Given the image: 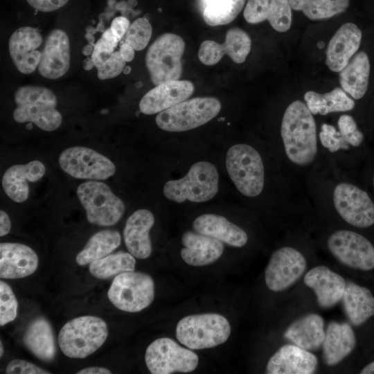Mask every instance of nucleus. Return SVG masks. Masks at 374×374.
Instances as JSON below:
<instances>
[{
    "instance_id": "0eeeda50",
    "label": "nucleus",
    "mask_w": 374,
    "mask_h": 374,
    "mask_svg": "<svg viewBox=\"0 0 374 374\" xmlns=\"http://www.w3.org/2000/svg\"><path fill=\"white\" fill-rule=\"evenodd\" d=\"M221 107L215 98H195L159 113L155 121L159 128L167 132L188 131L211 121L219 114Z\"/></svg>"
},
{
    "instance_id": "09e8293b",
    "label": "nucleus",
    "mask_w": 374,
    "mask_h": 374,
    "mask_svg": "<svg viewBox=\"0 0 374 374\" xmlns=\"http://www.w3.org/2000/svg\"><path fill=\"white\" fill-rule=\"evenodd\" d=\"M11 229V222L8 215L3 210L0 211V236L7 235Z\"/></svg>"
},
{
    "instance_id": "79ce46f5",
    "label": "nucleus",
    "mask_w": 374,
    "mask_h": 374,
    "mask_svg": "<svg viewBox=\"0 0 374 374\" xmlns=\"http://www.w3.org/2000/svg\"><path fill=\"white\" fill-rule=\"evenodd\" d=\"M337 125L339 132L350 147H359L364 141V134L358 129L355 119L350 115L339 116Z\"/></svg>"
},
{
    "instance_id": "39448f33",
    "label": "nucleus",
    "mask_w": 374,
    "mask_h": 374,
    "mask_svg": "<svg viewBox=\"0 0 374 374\" xmlns=\"http://www.w3.org/2000/svg\"><path fill=\"white\" fill-rule=\"evenodd\" d=\"M227 172L237 190L244 196L259 195L265 185V168L260 153L246 143L232 145L225 159Z\"/></svg>"
},
{
    "instance_id": "ddd939ff",
    "label": "nucleus",
    "mask_w": 374,
    "mask_h": 374,
    "mask_svg": "<svg viewBox=\"0 0 374 374\" xmlns=\"http://www.w3.org/2000/svg\"><path fill=\"white\" fill-rule=\"evenodd\" d=\"M336 211L347 223L358 228H367L374 224V202L368 193L357 186L341 182L332 193Z\"/></svg>"
},
{
    "instance_id": "bb28decb",
    "label": "nucleus",
    "mask_w": 374,
    "mask_h": 374,
    "mask_svg": "<svg viewBox=\"0 0 374 374\" xmlns=\"http://www.w3.org/2000/svg\"><path fill=\"white\" fill-rule=\"evenodd\" d=\"M184 247L181 257L186 263L192 266H204L216 261L224 251L222 242L214 238L186 231L181 236Z\"/></svg>"
},
{
    "instance_id": "3c124183",
    "label": "nucleus",
    "mask_w": 374,
    "mask_h": 374,
    "mask_svg": "<svg viewBox=\"0 0 374 374\" xmlns=\"http://www.w3.org/2000/svg\"><path fill=\"white\" fill-rule=\"evenodd\" d=\"M77 374H111L112 372L104 367L92 366L81 369Z\"/></svg>"
},
{
    "instance_id": "f704fd0d",
    "label": "nucleus",
    "mask_w": 374,
    "mask_h": 374,
    "mask_svg": "<svg viewBox=\"0 0 374 374\" xmlns=\"http://www.w3.org/2000/svg\"><path fill=\"white\" fill-rule=\"evenodd\" d=\"M121 242L117 231L103 230L93 234L78 253L75 260L78 265L83 266L110 254Z\"/></svg>"
},
{
    "instance_id": "49530a36",
    "label": "nucleus",
    "mask_w": 374,
    "mask_h": 374,
    "mask_svg": "<svg viewBox=\"0 0 374 374\" xmlns=\"http://www.w3.org/2000/svg\"><path fill=\"white\" fill-rule=\"evenodd\" d=\"M28 4L41 12H51L64 6L69 0H26Z\"/></svg>"
},
{
    "instance_id": "7c9ffc66",
    "label": "nucleus",
    "mask_w": 374,
    "mask_h": 374,
    "mask_svg": "<svg viewBox=\"0 0 374 374\" xmlns=\"http://www.w3.org/2000/svg\"><path fill=\"white\" fill-rule=\"evenodd\" d=\"M370 72L371 64L366 53H356L339 72L341 87L352 98L361 99L367 91Z\"/></svg>"
},
{
    "instance_id": "6e6552de",
    "label": "nucleus",
    "mask_w": 374,
    "mask_h": 374,
    "mask_svg": "<svg viewBox=\"0 0 374 374\" xmlns=\"http://www.w3.org/2000/svg\"><path fill=\"white\" fill-rule=\"evenodd\" d=\"M185 46L182 37L170 33L161 35L152 44L145 55V66L154 84L179 79Z\"/></svg>"
},
{
    "instance_id": "864d4df0",
    "label": "nucleus",
    "mask_w": 374,
    "mask_h": 374,
    "mask_svg": "<svg viewBox=\"0 0 374 374\" xmlns=\"http://www.w3.org/2000/svg\"><path fill=\"white\" fill-rule=\"evenodd\" d=\"M361 374H374V361L367 364L360 371Z\"/></svg>"
},
{
    "instance_id": "2f4dec72",
    "label": "nucleus",
    "mask_w": 374,
    "mask_h": 374,
    "mask_svg": "<svg viewBox=\"0 0 374 374\" xmlns=\"http://www.w3.org/2000/svg\"><path fill=\"white\" fill-rule=\"evenodd\" d=\"M25 346L39 359L50 362L56 355L55 337L51 323L39 317L28 326L24 336Z\"/></svg>"
},
{
    "instance_id": "423d86ee",
    "label": "nucleus",
    "mask_w": 374,
    "mask_h": 374,
    "mask_svg": "<svg viewBox=\"0 0 374 374\" xmlns=\"http://www.w3.org/2000/svg\"><path fill=\"white\" fill-rule=\"evenodd\" d=\"M231 334L228 320L216 313L188 315L176 327L178 341L190 349H205L224 343Z\"/></svg>"
},
{
    "instance_id": "58836bf2",
    "label": "nucleus",
    "mask_w": 374,
    "mask_h": 374,
    "mask_svg": "<svg viewBox=\"0 0 374 374\" xmlns=\"http://www.w3.org/2000/svg\"><path fill=\"white\" fill-rule=\"evenodd\" d=\"M152 33V26L148 19L138 18L130 24L125 33L124 42L136 51H141L148 45Z\"/></svg>"
},
{
    "instance_id": "8fccbe9b",
    "label": "nucleus",
    "mask_w": 374,
    "mask_h": 374,
    "mask_svg": "<svg viewBox=\"0 0 374 374\" xmlns=\"http://www.w3.org/2000/svg\"><path fill=\"white\" fill-rule=\"evenodd\" d=\"M119 52L126 62H131L134 57V49L124 42L121 44Z\"/></svg>"
},
{
    "instance_id": "1a4fd4ad",
    "label": "nucleus",
    "mask_w": 374,
    "mask_h": 374,
    "mask_svg": "<svg viewBox=\"0 0 374 374\" xmlns=\"http://www.w3.org/2000/svg\"><path fill=\"white\" fill-rule=\"evenodd\" d=\"M78 199L92 224L110 226L123 217L125 207L106 184L89 181L80 184L76 190Z\"/></svg>"
},
{
    "instance_id": "a211bd4d",
    "label": "nucleus",
    "mask_w": 374,
    "mask_h": 374,
    "mask_svg": "<svg viewBox=\"0 0 374 374\" xmlns=\"http://www.w3.org/2000/svg\"><path fill=\"white\" fill-rule=\"evenodd\" d=\"M193 84L188 80H170L148 91L139 103V109L145 114H159L192 96Z\"/></svg>"
},
{
    "instance_id": "603ef678",
    "label": "nucleus",
    "mask_w": 374,
    "mask_h": 374,
    "mask_svg": "<svg viewBox=\"0 0 374 374\" xmlns=\"http://www.w3.org/2000/svg\"><path fill=\"white\" fill-rule=\"evenodd\" d=\"M94 63L91 57H86L82 62V66L84 70L89 71L94 66Z\"/></svg>"
},
{
    "instance_id": "5701e85b",
    "label": "nucleus",
    "mask_w": 374,
    "mask_h": 374,
    "mask_svg": "<svg viewBox=\"0 0 374 374\" xmlns=\"http://www.w3.org/2000/svg\"><path fill=\"white\" fill-rule=\"evenodd\" d=\"M251 24L267 20L276 31H287L292 24V8L289 0H248L243 12Z\"/></svg>"
},
{
    "instance_id": "20e7f679",
    "label": "nucleus",
    "mask_w": 374,
    "mask_h": 374,
    "mask_svg": "<svg viewBox=\"0 0 374 374\" xmlns=\"http://www.w3.org/2000/svg\"><path fill=\"white\" fill-rule=\"evenodd\" d=\"M218 184L219 174L215 165L201 161L193 164L184 177L168 181L163 193L168 199L177 203L186 200L205 202L216 195Z\"/></svg>"
},
{
    "instance_id": "a18cd8bd",
    "label": "nucleus",
    "mask_w": 374,
    "mask_h": 374,
    "mask_svg": "<svg viewBox=\"0 0 374 374\" xmlns=\"http://www.w3.org/2000/svg\"><path fill=\"white\" fill-rule=\"evenodd\" d=\"M114 48L115 47L100 37L96 43L93 52L91 54L95 66L98 68L103 64L114 53Z\"/></svg>"
},
{
    "instance_id": "4c0bfd02",
    "label": "nucleus",
    "mask_w": 374,
    "mask_h": 374,
    "mask_svg": "<svg viewBox=\"0 0 374 374\" xmlns=\"http://www.w3.org/2000/svg\"><path fill=\"white\" fill-rule=\"evenodd\" d=\"M292 9L301 11L310 19L331 18L349 6V0H289Z\"/></svg>"
},
{
    "instance_id": "a878e982",
    "label": "nucleus",
    "mask_w": 374,
    "mask_h": 374,
    "mask_svg": "<svg viewBox=\"0 0 374 374\" xmlns=\"http://www.w3.org/2000/svg\"><path fill=\"white\" fill-rule=\"evenodd\" d=\"M45 172L46 167L39 160H33L26 164L13 165L3 175V189L12 201L24 202L29 195L28 182L39 180Z\"/></svg>"
},
{
    "instance_id": "680f3d73",
    "label": "nucleus",
    "mask_w": 374,
    "mask_h": 374,
    "mask_svg": "<svg viewBox=\"0 0 374 374\" xmlns=\"http://www.w3.org/2000/svg\"><path fill=\"white\" fill-rule=\"evenodd\" d=\"M373 188H374V176H373Z\"/></svg>"
},
{
    "instance_id": "b1692460",
    "label": "nucleus",
    "mask_w": 374,
    "mask_h": 374,
    "mask_svg": "<svg viewBox=\"0 0 374 374\" xmlns=\"http://www.w3.org/2000/svg\"><path fill=\"white\" fill-rule=\"evenodd\" d=\"M305 284L312 288L319 305L330 308L342 299L346 283L344 278L323 265L311 269L304 276Z\"/></svg>"
},
{
    "instance_id": "13d9d810",
    "label": "nucleus",
    "mask_w": 374,
    "mask_h": 374,
    "mask_svg": "<svg viewBox=\"0 0 374 374\" xmlns=\"http://www.w3.org/2000/svg\"><path fill=\"white\" fill-rule=\"evenodd\" d=\"M97 30L99 31V32H102L103 33L105 30V27H104V25L102 23V21H100L98 25L97 26Z\"/></svg>"
},
{
    "instance_id": "393cba45",
    "label": "nucleus",
    "mask_w": 374,
    "mask_h": 374,
    "mask_svg": "<svg viewBox=\"0 0 374 374\" xmlns=\"http://www.w3.org/2000/svg\"><path fill=\"white\" fill-rule=\"evenodd\" d=\"M154 224V217L148 209L134 211L127 220L123 238L128 251L139 259L148 258L152 253L150 230Z\"/></svg>"
},
{
    "instance_id": "f3484780",
    "label": "nucleus",
    "mask_w": 374,
    "mask_h": 374,
    "mask_svg": "<svg viewBox=\"0 0 374 374\" xmlns=\"http://www.w3.org/2000/svg\"><path fill=\"white\" fill-rule=\"evenodd\" d=\"M42 43V37L36 28L24 26L13 32L9 39V52L18 71L29 74L36 69L42 55L37 48Z\"/></svg>"
},
{
    "instance_id": "2eb2a0df",
    "label": "nucleus",
    "mask_w": 374,
    "mask_h": 374,
    "mask_svg": "<svg viewBox=\"0 0 374 374\" xmlns=\"http://www.w3.org/2000/svg\"><path fill=\"white\" fill-rule=\"evenodd\" d=\"M306 260L294 248L284 247L271 255L265 271L267 287L273 292H280L294 284L303 274Z\"/></svg>"
},
{
    "instance_id": "4be33fe9",
    "label": "nucleus",
    "mask_w": 374,
    "mask_h": 374,
    "mask_svg": "<svg viewBox=\"0 0 374 374\" xmlns=\"http://www.w3.org/2000/svg\"><path fill=\"white\" fill-rule=\"evenodd\" d=\"M317 357L295 344L280 347L269 359L268 374H312L317 366Z\"/></svg>"
},
{
    "instance_id": "cd10ccee",
    "label": "nucleus",
    "mask_w": 374,
    "mask_h": 374,
    "mask_svg": "<svg viewBox=\"0 0 374 374\" xmlns=\"http://www.w3.org/2000/svg\"><path fill=\"white\" fill-rule=\"evenodd\" d=\"M195 232L220 240L230 246L242 247L248 240L247 233L222 215L203 214L193 223Z\"/></svg>"
},
{
    "instance_id": "e433bc0d",
    "label": "nucleus",
    "mask_w": 374,
    "mask_h": 374,
    "mask_svg": "<svg viewBox=\"0 0 374 374\" xmlns=\"http://www.w3.org/2000/svg\"><path fill=\"white\" fill-rule=\"evenodd\" d=\"M136 260L130 252L118 251L93 261L90 273L96 278L107 279L129 271H134Z\"/></svg>"
},
{
    "instance_id": "4d7b16f0",
    "label": "nucleus",
    "mask_w": 374,
    "mask_h": 374,
    "mask_svg": "<svg viewBox=\"0 0 374 374\" xmlns=\"http://www.w3.org/2000/svg\"><path fill=\"white\" fill-rule=\"evenodd\" d=\"M97 32H98L97 28H95L91 26H87V28H86V33H91L94 35Z\"/></svg>"
},
{
    "instance_id": "6e6d98bb",
    "label": "nucleus",
    "mask_w": 374,
    "mask_h": 374,
    "mask_svg": "<svg viewBox=\"0 0 374 374\" xmlns=\"http://www.w3.org/2000/svg\"><path fill=\"white\" fill-rule=\"evenodd\" d=\"M84 37L88 41V44L95 46V37L93 34L86 33Z\"/></svg>"
},
{
    "instance_id": "c756f323",
    "label": "nucleus",
    "mask_w": 374,
    "mask_h": 374,
    "mask_svg": "<svg viewBox=\"0 0 374 374\" xmlns=\"http://www.w3.org/2000/svg\"><path fill=\"white\" fill-rule=\"evenodd\" d=\"M284 337L303 349L317 350L325 337L324 321L319 314H306L292 322Z\"/></svg>"
},
{
    "instance_id": "72a5a7b5",
    "label": "nucleus",
    "mask_w": 374,
    "mask_h": 374,
    "mask_svg": "<svg viewBox=\"0 0 374 374\" xmlns=\"http://www.w3.org/2000/svg\"><path fill=\"white\" fill-rule=\"evenodd\" d=\"M304 100L313 115L348 112L355 105L353 99L341 87H335L325 93L308 91L304 94Z\"/></svg>"
},
{
    "instance_id": "9d476101",
    "label": "nucleus",
    "mask_w": 374,
    "mask_h": 374,
    "mask_svg": "<svg viewBox=\"0 0 374 374\" xmlns=\"http://www.w3.org/2000/svg\"><path fill=\"white\" fill-rule=\"evenodd\" d=\"M111 303L118 309L137 312L148 307L154 300V284L147 274L129 271L117 275L107 292Z\"/></svg>"
},
{
    "instance_id": "f257e3e1",
    "label": "nucleus",
    "mask_w": 374,
    "mask_h": 374,
    "mask_svg": "<svg viewBox=\"0 0 374 374\" xmlns=\"http://www.w3.org/2000/svg\"><path fill=\"white\" fill-rule=\"evenodd\" d=\"M280 135L285 154L292 163L305 166L314 161L318 151L316 123L305 103L296 100L287 107Z\"/></svg>"
},
{
    "instance_id": "052dcab7",
    "label": "nucleus",
    "mask_w": 374,
    "mask_h": 374,
    "mask_svg": "<svg viewBox=\"0 0 374 374\" xmlns=\"http://www.w3.org/2000/svg\"><path fill=\"white\" fill-rule=\"evenodd\" d=\"M3 354V347L1 341H0V357H2Z\"/></svg>"
},
{
    "instance_id": "c03bdc74",
    "label": "nucleus",
    "mask_w": 374,
    "mask_h": 374,
    "mask_svg": "<svg viewBox=\"0 0 374 374\" xmlns=\"http://www.w3.org/2000/svg\"><path fill=\"white\" fill-rule=\"evenodd\" d=\"M7 374H48L50 372L22 359H13L7 365Z\"/></svg>"
},
{
    "instance_id": "f8f14e48",
    "label": "nucleus",
    "mask_w": 374,
    "mask_h": 374,
    "mask_svg": "<svg viewBox=\"0 0 374 374\" xmlns=\"http://www.w3.org/2000/svg\"><path fill=\"white\" fill-rule=\"evenodd\" d=\"M62 170L77 179L104 180L116 172L114 163L93 149L74 146L63 150L59 157Z\"/></svg>"
},
{
    "instance_id": "dca6fc26",
    "label": "nucleus",
    "mask_w": 374,
    "mask_h": 374,
    "mask_svg": "<svg viewBox=\"0 0 374 374\" xmlns=\"http://www.w3.org/2000/svg\"><path fill=\"white\" fill-rule=\"evenodd\" d=\"M251 46L249 35L244 30L234 27L226 32L224 44L213 40L202 42L198 51V57L202 64L212 66L218 63L226 54L235 63L241 64L249 54Z\"/></svg>"
},
{
    "instance_id": "c85d7f7f",
    "label": "nucleus",
    "mask_w": 374,
    "mask_h": 374,
    "mask_svg": "<svg viewBox=\"0 0 374 374\" xmlns=\"http://www.w3.org/2000/svg\"><path fill=\"white\" fill-rule=\"evenodd\" d=\"M355 344V335L348 323L330 322L322 344L324 363L337 364L353 351Z\"/></svg>"
},
{
    "instance_id": "9b49d317",
    "label": "nucleus",
    "mask_w": 374,
    "mask_h": 374,
    "mask_svg": "<svg viewBox=\"0 0 374 374\" xmlns=\"http://www.w3.org/2000/svg\"><path fill=\"white\" fill-rule=\"evenodd\" d=\"M145 360L151 373L170 374L194 371L198 365L199 358L196 353L181 347L174 340L162 337L148 346Z\"/></svg>"
},
{
    "instance_id": "c9c22d12",
    "label": "nucleus",
    "mask_w": 374,
    "mask_h": 374,
    "mask_svg": "<svg viewBox=\"0 0 374 374\" xmlns=\"http://www.w3.org/2000/svg\"><path fill=\"white\" fill-rule=\"evenodd\" d=\"M246 0H201L202 17L211 26L233 21L242 10Z\"/></svg>"
},
{
    "instance_id": "bf43d9fd",
    "label": "nucleus",
    "mask_w": 374,
    "mask_h": 374,
    "mask_svg": "<svg viewBox=\"0 0 374 374\" xmlns=\"http://www.w3.org/2000/svg\"><path fill=\"white\" fill-rule=\"evenodd\" d=\"M131 71V68L129 66H125V67L123 69V73L125 74H128Z\"/></svg>"
},
{
    "instance_id": "6ab92c4d",
    "label": "nucleus",
    "mask_w": 374,
    "mask_h": 374,
    "mask_svg": "<svg viewBox=\"0 0 374 374\" xmlns=\"http://www.w3.org/2000/svg\"><path fill=\"white\" fill-rule=\"evenodd\" d=\"M70 66V45L67 34L55 29L48 35L38 70L42 76L55 80L64 75Z\"/></svg>"
},
{
    "instance_id": "412c9836",
    "label": "nucleus",
    "mask_w": 374,
    "mask_h": 374,
    "mask_svg": "<svg viewBox=\"0 0 374 374\" xmlns=\"http://www.w3.org/2000/svg\"><path fill=\"white\" fill-rule=\"evenodd\" d=\"M37 253L28 246L21 243L0 244V277L15 279L33 274L38 266Z\"/></svg>"
},
{
    "instance_id": "a19ab883",
    "label": "nucleus",
    "mask_w": 374,
    "mask_h": 374,
    "mask_svg": "<svg viewBox=\"0 0 374 374\" xmlns=\"http://www.w3.org/2000/svg\"><path fill=\"white\" fill-rule=\"evenodd\" d=\"M319 136L322 146L332 153L350 148V145L333 125L323 123Z\"/></svg>"
},
{
    "instance_id": "f03ea898",
    "label": "nucleus",
    "mask_w": 374,
    "mask_h": 374,
    "mask_svg": "<svg viewBox=\"0 0 374 374\" xmlns=\"http://www.w3.org/2000/svg\"><path fill=\"white\" fill-rule=\"evenodd\" d=\"M17 107L13 118L17 123L30 122L44 131L57 129L62 121L57 110V98L48 88L39 86H24L15 93Z\"/></svg>"
},
{
    "instance_id": "4468645a",
    "label": "nucleus",
    "mask_w": 374,
    "mask_h": 374,
    "mask_svg": "<svg viewBox=\"0 0 374 374\" xmlns=\"http://www.w3.org/2000/svg\"><path fill=\"white\" fill-rule=\"evenodd\" d=\"M330 253L343 265L369 271L374 268V246L364 236L349 230L332 233L327 241Z\"/></svg>"
},
{
    "instance_id": "aec40b11",
    "label": "nucleus",
    "mask_w": 374,
    "mask_h": 374,
    "mask_svg": "<svg viewBox=\"0 0 374 374\" xmlns=\"http://www.w3.org/2000/svg\"><path fill=\"white\" fill-rule=\"evenodd\" d=\"M362 33L351 22L342 24L329 41L326 50V64L333 72H339L357 52Z\"/></svg>"
},
{
    "instance_id": "37998d69",
    "label": "nucleus",
    "mask_w": 374,
    "mask_h": 374,
    "mask_svg": "<svg viewBox=\"0 0 374 374\" xmlns=\"http://www.w3.org/2000/svg\"><path fill=\"white\" fill-rule=\"evenodd\" d=\"M126 61L119 51L114 52L98 69V77L100 80L115 78L120 75L126 66Z\"/></svg>"
},
{
    "instance_id": "5fc2aeb1",
    "label": "nucleus",
    "mask_w": 374,
    "mask_h": 374,
    "mask_svg": "<svg viewBox=\"0 0 374 374\" xmlns=\"http://www.w3.org/2000/svg\"><path fill=\"white\" fill-rule=\"evenodd\" d=\"M93 49H94V46L88 44L83 47L82 53L83 55L86 56H89L93 53Z\"/></svg>"
},
{
    "instance_id": "de8ad7c7",
    "label": "nucleus",
    "mask_w": 374,
    "mask_h": 374,
    "mask_svg": "<svg viewBox=\"0 0 374 374\" xmlns=\"http://www.w3.org/2000/svg\"><path fill=\"white\" fill-rule=\"evenodd\" d=\"M130 26V21L124 16L114 18L111 24L110 28L113 33L120 39L123 37Z\"/></svg>"
},
{
    "instance_id": "473e14b6",
    "label": "nucleus",
    "mask_w": 374,
    "mask_h": 374,
    "mask_svg": "<svg viewBox=\"0 0 374 374\" xmlns=\"http://www.w3.org/2000/svg\"><path fill=\"white\" fill-rule=\"evenodd\" d=\"M349 321L359 326L374 315V296L366 287L348 282L342 299Z\"/></svg>"
},
{
    "instance_id": "7ed1b4c3",
    "label": "nucleus",
    "mask_w": 374,
    "mask_h": 374,
    "mask_svg": "<svg viewBox=\"0 0 374 374\" xmlns=\"http://www.w3.org/2000/svg\"><path fill=\"white\" fill-rule=\"evenodd\" d=\"M106 322L95 316H82L66 322L58 335V344L66 357L84 359L93 354L106 341Z\"/></svg>"
},
{
    "instance_id": "ea45409f",
    "label": "nucleus",
    "mask_w": 374,
    "mask_h": 374,
    "mask_svg": "<svg viewBox=\"0 0 374 374\" xmlns=\"http://www.w3.org/2000/svg\"><path fill=\"white\" fill-rule=\"evenodd\" d=\"M18 303L12 288L0 281V326L12 321L17 315Z\"/></svg>"
}]
</instances>
